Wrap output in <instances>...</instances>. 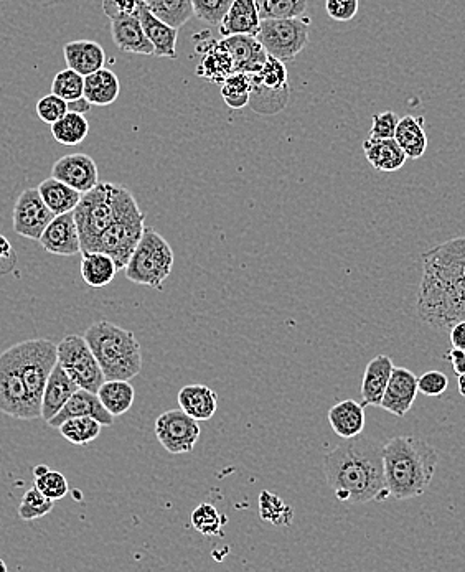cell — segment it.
<instances>
[{
    "mask_svg": "<svg viewBox=\"0 0 465 572\" xmlns=\"http://www.w3.org/2000/svg\"><path fill=\"white\" fill-rule=\"evenodd\" d=\"M416 310L437 330L465 320V236L437 244L423 254Z\"/></svg>",
    "mask_w": 465,
    "mask_h": 572,
    "instance_id": "obj_1",
    "label": "cell"
},
{
    "mask_svg": "<svg viewBox=\"0 0 465 572\" xmlns=\"http://www.w3.org/2000/svg\"><path fill=\"white\" fill-rule=\"evenodd\" d=\"M325 480L335 497L348 503H368L388 497L383 446L367 436L343 439L324 457Z\"/></svg>",
    "mask_w": 465,
    "mask_h": 572,
    "instance_id": "obj_2",
    "label": "cell"
},
{
    "mask_svg": "<svg viewBox=\"0 0 465 572\" xmlns=\"http://www.w3.org/2000/svg\"><path fill=\"white\" fill-rule=\"evenodd\" d=\"M437 454L428 441L413 436L393 437L383 446L386 488L390 497L409 500L428 492L436 474Z\"/></svg>",
    "mask_w": 465,
    "mask_h": 572,
    "instance_id": "obj_3",
    "label": "cell"
},
{
    "mask_svg": "<svg viewBox=\"0 0 465 572\" xmlns=\"http://www.w3.org/2000/svg\"><path fill=\"white\" fill-rule=\"evenodd\" d=\"M136 203L131 190L118 183H98L90 192L83 193L73 210L80 233L81 254L91 253L99 236Z\"/></svg>",
    "mask_w": 465,
    "mask_h": 572,
    "instance_id": "obj_4",
    "label": "cell"
},
{
    "mask_svg": "<svg viewBox=\"0 0 465 572\" xmlns=\"http://www.w3.org/2000/svg\"><path fill=\"white\" fill-rule=\"evenodd\" d=\"M83 337L103 370L104 380L131 381L141 373V343L131 330L101 320L94 322Z\"/></svg>",
    "mask_w": 465,
    "mask_h": 572,
    "instance_id": "obj_5",
    "label": "cell"
},
{
    "mask_svg": "<svg viewBox=\"0 0 465 572\" xmlns=\"http://www.w3.org/2000/svg\"><path fill=\"white\" fill-rule=\"evenodd\" d=\"M174 251L164 236L146 226L131 259L127 261L126 277L139 286L162 289L174 268Z\"/></svg>",
    "mask_w": 465,
    "mask_h": 572,
    "instance_id": "obj_6",
    "label": "cell"
},
{
    "mask_svg": "<svg viewBox=\"0 0 465 572\" xmlns=\"http://www.w3.org/2000/svg\"><path fill=\"white\" fill-rule=\"evenodd\" d=\"M20 371L29 391L30 403L37 418H42V396L48 376L58 363L57 345L47 338H33L14 345Z\"/></svg>",
    "mask_w": 465,
    "mask_h": 572,
    "instance_id": "obj_7",
    "label": "cell"
},
{
    "mask_svg": "<svg viewBox=\"0 0 465 572\" xmlns=\"http://www.w3.org/2000/svg\"><path fill=\"white\" fill-rule=\"evenodd\" d=\"M310 20L294 19L261 20L256 35L264 50L278 60L292 61L309 43Z\"/></svg>",
    "mask_w": 465,
    "mask_h": 572,
    "instance_id": "obj_8",
    "label": "cell"
},
{
    "mask_svg": "<svg viewBox=\"0 0 465 572\" xmlns=\"http://www.w3.org/2000/svg\"><path fill=\"white\" fill-rule=\"evenodd\" d=\"M144 230H146V215L139 207V203H136L134 207L124 211L123 215L99 236L93 251L109 254L118 269H124L137 243L141 241Z\"/></svg>",
    "mask_w": 465,
    "mask_h": 572,
    "instance_id": "obj_9",
    "label": "cell"
},
{
    "mask_svg": "<svg viewBox=\"0 0 465 572\" xmlns=\"http://www.w3.org/2000/svg\"><path fill=\"white\" fill-rule=\"evenodd\" d=\"M58 365L75 381L78 388L98 393L104 375L93 350L81 335H66L57 345Z\"/></svg>",
    "mask_w": 465,
    "mask_h": 572,
    "instance_id": "obj_10",
    "label": "cell"
},
{
    "mask_svg": "<svg viewBox=\"0 0 465 572\" xmlns=\"http://www.w3.org/2000/svg\"><path fill=\"white\" fill-rule=\"evenodd\" d=\"M0 413L24 421L37 419L14 347L0 353Z\"/></svg>",
    "mask_w": 465,
    "mask_h": 572,
    "instance_id": "obj_11",
    "label": "cell"
},
{
    "mask_svg": "<svg viewBox=\"0 0 465 572\" xmlns=\"http://www.w3.org/2000/svg\"><path fill=\"white\" fill-rule=\"evenodd\" d=\"M155 437L169 454H188L200 439V424L182 409H170L155 419Z\"/></svg>",
    "mask_w": 465,
    "mask_h": 572,
    "instance_id": "obj_12",
    "label": "cell"
},
{
    "mask_svg": "<svg viewBox=\"0 0 465 572\" xmlns=\"http://www.w3.org/2000/svg\"><path fill=\"white\" fill-rule=\"evenodd\" d=\"M53 218L55 215L47 207V203L43 202L38 188H27L20 193L12 215L17 235L24 236L27 240L38 241Z\"/></svg>",
    "mask_w": 465,
    "mask_h": 572,
    "instance_id": "obj_13",
    "label": "cell"
},
{
    "mask_svg": "<svg viewBox=\"0 0 465 572\" xmlns=\"http://www.w3.org/2000/svg\"><path fill=\"white\" fill-rule=\"evenodd\" d=\"M418 376L408 368H393L380 408L395 414L396 418H404L413 408L418 396Z\"/></svg>",
    "mask_w": 465,
    "mask_h": 572,
    "instance_id": "obj_14",
    "label": "cell"
},
{
    "mask_svg": "<svg viewBox=\"0 0 465 572\" xmlns=\"http://www.w3.org/2000/svg\"><path fill=\"white\" fill-rule=\"evenodd\" d=\"M47 253L55 256H75L81 253L80 233L73 211L57 215L38 240Z\"/></svg>",
    "mask_w": 465,
    "mask_h": 572,
    "instance_id": "obj_15",
    "label": "cell"
},
{
    "mask_svg": "<svg viewBox=\"0 0 465 572\" xmlns=\"http://www.w3.org/2000/svg\"><path fill=\"white\" fill-rule=\"evenodd\" d=\"M52 177L80 193L90 192L99 183L98 165L90 155H65L53 164Z\"/></svg>",
    "mask_w": 465,
    "mask_h": 572,
    "instance_id": "obj_16",
    "label": "cell"
},
{
    "mask_svg": "<svg viewBox=\"0 0 465 572\" xmlns=\"http://www.w3.org/2000/svg\"><path fill=\"white\" fill-rule=\"evenodd\" d=\"M71 418H93L101 422L103 426H113L114 422L113 414H109L108 409L104 408L103 403L99 401L98 393L83 390V388L75 391V394L60 409V413L48 421V426L58 429L63 422Z\"/></svg>",
    "mask_w": 465,
    "mask_h": 572,
    "instance_id": "obj_17",
    "label": "cell"
},
{
    "mask_svg": "<svg viewBox=\"0 0 465 572\" xmlns=\"http://www.w3.org/2000/svg\"><path fill=\"white\" fill-rule=\"evenodd\" d=\"M137 17L141 20L142 29H144L149 42L154 47L155 57L175 60L177 58L179 29H175L172 25L165 24L164 20L155 17L151 10L144 5V2H142L141 9L137 12Z\"/></svg>",
    "mask_w": 465,
    "mask_h": 572,
    "instance_id": "obj_18",
    "label": "cell"
},
{
    "mask_svg": "<svg viewBox=\"0 0 465 572\" xmlns=\"http://www.w3.org/2000/svg\"><path fill=\"white\" fill-rule=\"evenodd\" d=\"M221 42L233 58L235 71L240 73H256L268 58V52L253 35H231L221 38Z\"/></svg>",
    "mask_w": 465,
    "mask_h": 572,
    "instance_id": "obj_19",
    "label": "cell"
},
{
    "mask_svg": "<svg viewBox=\"0 0 465 572\" xmlns=\"http://www.w3.org/2000/svg\"><path fill=\"white\" fill-rule=\"evenodd\" d=\"M111 37L116 47L124 53L134 55H154V47L142 29L137 15H127L121 19L111 20Z\"/></svg>",
    "mask_w": 465,
    "mask_h": 572,
    "instance_id": "obj_20",
    "label": "cell"
},
{
    "mask_svg": "<svg viewBox=\"0 0 465 572\" xmlns=\"http://www.w3.org/2000/svg\"><path fill=\"white\" fill-rule=\"evenodd\" d=\"M258 7L256 0H233L230 9L221 20V37H231V35H253L256 37L259 32Z\"/></svg>",
    "mask_w": 465,
    "mask_h": 572,
    "instance_id": "obj_21",
    "label": "cell"
},
{
    "mask_svg": "<svg viewBox=\"0 0 465 572\" xmlns=\"http://www.w3.org/2000/svg\"><path fill=\"white\" fill-rule=\"evenodd\" d=\"M80 390L75 381L71 380L70 376L66 375V371L62 366L55 365L52 373L48 376L47 386L43 391L42 396V419L43 421H50L55 418L60 409L65 406L66 401L75 394V391Z\"/></svg>",
    "mask_w": 465,
    "mask_h": 572,
    "instance_id": "obj_22",
    "label": "cell"
},
{
    "mask_svg": "<svg viewBox=\"0 0 465 572\" xmlns=\"http://www.w3.org/2000/svg\"><path fill=\"white\" fill-rule=\"evenodd\" d=\"M63 55H65L66 66L83 76L101 70L106 63L104 48L93 40L68 42L63 47Z\"/></svg>",
    "mask_w": 465,
    "mask_h": 572,
    "instance_id": "obj_23",
    "label": "cell"
},
{
    "mask_svg": "<svg viewBox=\"0 0 465 572\" xmlns=\"http://www.w3.org/2000/svg\"><path fill=\"white\" fill-rule=\"evenodd\" d=\"M363 151L368 162L378 172H396L403 169L408 160L395 137L391 139L368 137L367 141L363 142Z\"/></svg>",
    "mask_w": 465,
    "mask_h": 572,
    "instance_id": "obj_24",
    "label": "cell"
},
{
    "mask_svg": "<svg viewBox=\"0 0 465 572\" xmlns=\"http://www.w3.org/2000/svg\"><path fill=\"white\" fill-rule=\"evenodd\" d=\"M179 408L195 421H210L218 409V394L207 385H188L179 391Z\"/></svg>",
    "mask_w": 465,
    "mask_h": 572,
    "instance_id": "obj_25",
    "label": "cell"
},
{
    "mask_svg": "<svg viewBox=\"0 0 465 572\" xmlns=\"http://www.w3.org/2000/svg\"><path fill=\"white\" fill-rule=\"evenodd\" d=\"M393 368V360L386 355H378L368 362L362 381L363 406H380Z\"/></svg>",
    "mask_w": 465,
    "mask_h": 572,
    "instance_id": "obj_26",
    "label": "cell"
},
{
    "mask_svg": "<svg viewBox=\"0 0 465 572\" xmlns=\"http://www.w3.org/2000/svg\"><path fill=\"white\" fill-rule=\"evenodd\" d=\"M329 422L332 431L340 437V439H352V437L360 436L365 429V406L353 401V399H345L335 404L334 408L329 411Z\"/></svg>",
    "mask_w": 465,
    "mask_h": 572,
    "instance_id": "obj_27",
    "label": "cell"
},
{
    "mask_svg": "<svg viewBox=\"0 0 465 572\" xmlns=\"http://www.w3.org/2000/svg\"><path fill=\"white\" fill-rule=\"evenodd\" d=\"M205 53H203L202 61L197 66V75L202 76L205 80L212 81L221 85L228 76L235 73V63L231 58L230 52L226 50L223 42L212 40L205 43Z\"/></svg>",
    "mask_w": 465,
    "mask_h": 572,
    "instance_id": "obj_28",
    "label": "cell"
},
{
    "mask_svg": "<svg viewBox=\"0 0 465 572\" xmlns=\"http://www.w3.org/2000/svg\"><path fill=\"white\" fill-rule=\"evenodd\" d=\"M121 93V83L114 71L108 68L85 76V98L91 106H109L116 103Z\"/></svg>",
    "mask_w": 465,
    "mask_h": 572,
    "instance_id": "obj_29",
    "label": "cell"
},
{
    "mask_svg": "<svg viewBox=\"0 0 465 572\" xmlns=\"http://www.w3.org/2000/svg\"><path fill=\"white\" fill-rule=\"evenodd\" d=\"M395 139L400 144L406 157L411 160L421 159L428 151V134L424 129V118L404 116L396 127Z\"/></svg>",
    "mask_w": 465,
    "mask_h": 572,
    "instance_id": "obj_30",
    "label": "cell"
},
{
    "mask_svg": "<svg viewBox=\"0 0 465 572\" xmlns=\"http://www.w3.org/2000/svg\"><path fill=\"white\" fill-rule=\"evenodd\" d=\"M118 266L114 263V259L109 254L101 253V251H91V253L83 254L81 259V277L83 281L94 289H101L113 282L114 277L118 274Z\"/></svg>",
    "mask_w": 465,
    "mask_h": 572,
    "instance_id": "obj_31",
    "label": "cell"
},
{
    "mask_svg": "<svg viewBox=\"0 0 465 572\" xmlns=\"http://www.w3.org/2000/svg\"><path fill=\"white\" fill-rule=\"evenodd\" d=\"M38 192L42 195L43 202L47 203V207L52 210L53 215H63L75 210L76 205L80 203L81 195L75 188L60 182L55 177L43 180L38 185Z\"/></svg>",
    "mask_w": 465,
    "mask_h": 572,
    "instance_id": "obj_32",
    "label": "cell"
},
{
    "mask_svg": "<svg viewBox=\"0 0 465 572\" xmlns=\"http://www.w3.org/2000/svg\"><path fill=\"white\" fill-rule=\"evenodd\" d=\"M98 398L104 408L108 409L109 414L119 418L132 408L136 391L127 380H106L98 390Z\"/></svg>",
    "mask_w": 465,
    "mask_h": 572,
    "instance_id": "obj_33",
    "label": "cell"
},
{
    "mask_svg": "<svg viewBox=\"0 0 465 572\" xmlns=\"http://www.w3.org/2000/svg\"><path fill=\"white\" fill-rule=\"evenodd\" d=\"M142 2L155 17H159L165 24L172 25L175 29H182L195 15L192 0H142Z\"/></svg>",
    "mask_w": 465,
    "mask_h": 572,
    "instance_id": "obj_34",
    "label": "cell"
},
{
    "mask_svg": "<svg viewBox=\"0 0 465 572\" xmlns=\"http://www.w3.org/2000/svg\"><path fill=\"white\" fill-rule=\"evenodd\" d=\"M88 132H90V124L85 114L73 113V111H68L60 121L52 124L53 139L62 146H78L88 137Z\"/></svg>",
    "mask_w": 465,
    "mask_h": 572,
    "instance_id": "obj_35",
    "label": "cell"
},
{
    "mask_svg": "<svg viewBox=\"0 0 465 572\" xmlns=\"http://www.w3.org/2000/svg\"><path fill=\"white\" fill-rule=\"evenodd\" d=\"M251 75V73H249ZM289 103V88L284 90H268L259 86L251 80V93H249V104L254 113L271 116V114L281 113Z\"/></svg>",
    "mask_w": 465,
    "mask_h": 572,
    "instance_id": "obj_36",
    "label": "cell"
},
{
    "mask_svg": "<svg viewBox=\"0 0 465 572\" xmlns=\"http://www.w3.org/2000/svg\"><path fill=\"white\" fill-rule=\"evenodd\" d=\"M103 424L93 418H71L58 427L66 441L75 446H88L98 439Z\"/></svg>",
    "mask_w": 465,
    "mask_h": 572,
    "instance_id": "obj_37",
    "label": "cell"
},
{
    "mask_svg": "<svg viewBox=\"0 0 465 572\" xmlns=\"http://www.w3.org/2000/svg\"><path fill=\"white\" fill-rule=\"evenodd\" d=\"M251 93V75L235 71L221 83V96L231 109H243L249 104Z\"/></svg>",
    "mask_w": 465,
    "mask_h": 572,
    "instance_id": "obj_38",
    "label": "cell"
},
{
    "mask_svg": "<svg viewBox=\"0 0 465 572\" xmlns=\"http://www.w3.org/2000/svg\"><path fill=\"white\" fill-rule=\"evenodd\" d=\"M259 19H294L306 14L307 0H256Z\"/></svg>",
    "mask_w": 465,
    "mask_h": 572,
    "instance_id": "obj_39",
    "label": "cell"
},
{
    "mask_svg": "<svg viewBox=\"0 0 465 572\" xmlns=\"http://www.w3.org/2000/svg\"><path fill=\"white\" fill-rule=\"evenodd\" d=\"M259 516L266 523L274 526H289L292 523V508L282 502L274 493L264 490L259 497Z\"/></svg>",
    "mask_w": 465,
    "mask_h": 572,
    "instance_id": "obj_40",
    "label": "cell"
},
{
    "mask_svg": "<svg viewBox=\"0 0 465 572\" xmlns=\"http://www.w3.org/2000/svg\"><path fill=\"white\" fill-rule=\"evenodd\" d=\"M251 80L258 83L268 90H284L289 88V80H287V70L284 61L268 55L261 70L251 73Z\"/></svg>",
    "mask_w": 465,
    "mask_h": 572,
    "instance_id": "obj_41",
    "label": "cell"
},
{
    "mask_svg": "<svg viewBox=\"0 0 465 572\" xmlns=\"http://www.w3.org/2000/svg\"><path fill=\"white\" fill-rule=\"evenodd\" d=\"M55 507L52 498L45 497L37 487L30 488L20 500L17 515L22 521H33L47 516Z\"/></svg>",
    "mask_w": 465,
    "mask_h": 572,
    "instance_id": "obj_42",
    "label": "cell"
},
{
    "mask_svg": "<svg viewBox=\"0 0 465 572\" xmlns=\"http://www.w3.org/2000/svg\"><path fill=\"white\" fill-rule=\"evenodd\" d=\"M52 93L65 99L66 103H73L76 99L85 96V76L76 73L71 68L57 73L53 78Z\"/></svg>",
    "mask_w": 465,
    "mask_h": 572,
    "instance_id": "obj_43",
    "label": "cell"
},
{
    "mask_svg": "<svg viewBox=\"0 0 465 572\" xmlns=\"http://www.w3.org/2000/svg\"><path fill=\"white\" fill-rule=\"evenodd\" d=\"M192 526L203 536H218L225 525V516L218 512L212 503L198 505L190 516Z\"/></svg>",
    "mask_w": 465,
    "mask_h": 572,
    "instance_id": "obj_44",
    "label": "cell"
},
{
    "mask_svg": "<svg viewBox=\"0 0 465 572\" xmlns=\"http://www.w3.org/2000/svg\"><path fill=\"white\" fill-rule=\"evenodd\" d=\"M35 487L45 495L52 498L53 502L62 500L70 492V485L65 475L60 474L57 470H48L47 474L35 477Z\"/></svg>",
    "mask_w": 465,
    "mask_h": 572,
    "instance_id": "obj_45",
    "label": "cell"
},
{
    "mask_svg": "<svg viewBox=\"0 0 465 572\" xmlns=\"http://www.w3.org/2000/svg\"><path fill=\"white\" fill-rule=\"evenodd\" d=\"M198 19L210 25H220L233 0H192Z\"/></svg>",
    "mask_w": 465,
    "mask_h": 572,
    "instance_id": "obj_46",
    "label": "cell"
},
{
    "mask_svg": "<svg viewBox=\"0 0 465 572\" xmlns=\"http://www.w3.org/2000/svg\"><path fill=\"white\" fill-rule=\"evenodd\" d=\"M66 113H68V103L57 94H47L37 103L38 118L50 126L60 121Z\"/></svg>",
    "mask_w": 465,
    "mask_h": 572,
    "instance_id": "obj_47",
    "label": "cell"
},
{
    "mask_svg": "<svg viewBox=\"0 0 465 572\" xmlns=\"http://www.w3.org/2000/svg\"><path fill=\"white\" fill-rule=\"evenodd\" d=\"M447 388H449V380L442 371H426L424 375L418 378L419 393L429 396V398L441 396V394L446 393Z\"/></svg>",
    "mask_w": 465,
    "mask_h": 572,
    "instance_id": "obj_48",
    "label": "cell"
},
{
    "mask_svg": "<svg viewBox=\"0 0 465 572\" xmlns=\"http://www.w3.org/2000/svg\"><path fill=\"white\" fill-rule=\"evenodd\" d=\"M398 122H400V118L396 116L395 111H383V113L373 114L370 137H376V139H391V137H395Z\"/></svg>",
    "mask_w": 465,
    "mask_h": 572,
    "instance_id": "obj_49",
    "label": "cell"
},
{
    "mask_svg": "<svg viewBox=\"0 0 465 572\" xmlns=\"http://www.w3.org/2000/svg\"><path fill=\"white\" fill-rule=\"evenodd\" d=\"M360 0H325V10L335 22H350L355 19Z\"/></svg>",
    "mask_w": 465,
    "mask_h": 572,
    "instance_id": "obj_50",
    "label": "cell"
},
{
    "mask_svg": "<svg viewBox=\"0 0 465 572\" xmlns=\"http://www.w3.org/2000/svg\"><path fill=\"white\" fill-rule=\"evenodd\" d=\"M141 4L142 0H103V10L109 19H121L127 15H137Z\"/></svg>",
    "mask_w": 465,
    "mask_h": 572,
    "instance_id": "obj_51",
    "label": "cell"
},
{
    "mask_svg": "<svg viewBox=\"0 0 465 572\" xmlns=\"http://www.w3.org/2000/svg\"><path fill=\"white\" fill-rule=\"evenodd\" d=\"M17 264V256H15L12 244L5 236L0 235V274H7L12 271Z\"/></svg>",
    "mask_w": 465,
    "mask_h": 572,
    "instance_id": "obj_52",
    "label": "cell"
},
{
    "mask_svg": "<svg viewBox=\"0 0 465 572\" xmlns=\"http://www.w3.org/2000/svg\"><path fill=\"white\" fill-rule=\"evenodd\" d=\"M447 360L451 362L454 373L457 376L464 375L465 373V352L461 348H452L451 352L447 353Z\"/></svg>",
    "mask_w": 465,
    "mask_h": 572,
    "instance_id": "obj_53",
    "label": "cell"
},
{
    "mask_svg": "<svg viewBox=\"0 0 465 572\" xmlns=\"http://www.w3.org/2000/svg\"><path fill=\"white\" fill-rule=\"evenodd\" d=\"M449 330H451L452 347L461 348L465 352V320L452 325Z\"/></svg>",
    "mask_w": 465,
    "mask_h": 572,
    "instance_id": "obj_54",
    "label": "cell"
},
{
    "mask_svg": "<svg viewBox=\"0 0 465 572\" xmlns=\"http://www.w3.org/2000/svg\"><path fill=\"white\" fill-rule=\"evenodd\" d=\"M91 104L88 103V99L83 96L81 99H76L73 103H68V111H73V113L85 114L90 111Z\"/></svg>",
    "mask_w": 465,
    "mask_h": 572,
    "instance_id": "obj_55",
    "label": "cell"
},
{
    "mask_svg": "<svg viewBox=\"0 0 465 572\" xmlns=\"http://www.w3.org/2000/svg\"><path fill=\"white\" fill-rule=\"evenodd\" d=\"M457 390H459V394L465 398V373L464 375L457 376Z\"/></svg>",
    "mask_w": 465,
    "mask_h": 572,
    "instance_id": "obj_56",
    "label": "cell"
},
{
    "mask_svg": "<svg viewBox=\"0 0 465 572\" xmlns=\"http://www.w3.org/2000/svg\"><path fill=\"white\" fill-rule=\"evenodd\" d=\"M50 467L48 465H37L35 469H33V477H40V475L47 474Z\"/></svg>",
    "mask_w": 465,
    "mask_h": 572,
    "instance_id": "obj_57",
    "label": "cell"
},
{
    "mask_svg": "<svg viewBox=\"0 0 465 572\" xmlns=\"http://www.w3.org/2000/svg\"><path fill=\"white\" fill-rule=\"evenodd\" d=\"M0 572H7V564L2 559H0Z\"/></svg>",
    "mask_w": 465,
    "mask_h": 572,
    "instance_id": "obj_58",
    "label": "cell"
}]
</instances>
